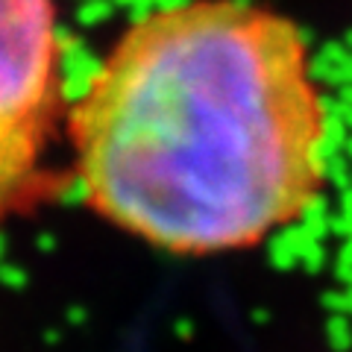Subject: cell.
<instances>
[{
	"mask_svg": "<svg viewBox=\"0 0 352 352\" xmlns=\"http://www.w3.org/2000/svg\"><path fill=\"white\" fill-rule=\"evenodd\" d=\"M71 141L97 214L203 258L258 247L314 206L329 112L291 18L185 0L120 32L71 109Z\"/></svg>",
	"mask_w": 352,
	"mask_h": 352,
	"instance_id": "obj_1",
	"label": "cell"
},
{
	"mask_svg": "<svg viewBox=\"0 0 352 352\" xmlns=\"http://www.w3.org/2000/svg\"><path fill=\"white\" fill-rule=\"evenodd\" d=\"M59 100L56 0H0V226L50 191Z\"/></svg>",
	"mask_w": 352,
	"mask_h": 352,
	"instance_id": "obj_2",
	"label": "cell"
}]
</instances>
